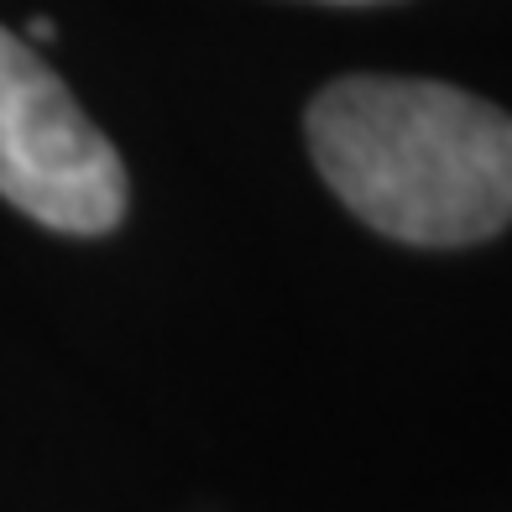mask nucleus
<instances>
[{"label": "nucleus", "instance_id": "f03ea898", "mask_svg": "<svg viewBox=\"0 0 512 512\" xmlns=\"http://www.w3.org/2000/svg\"><path fill=\"white\" fill-rule=\"evenodd\" d=\"M0 199L68 236L126 215V168L68 84L0 27Z\"/></svg>", "mask_w": 512, "mask_h": 512}, {"label": "nucleus", "instance_id": "7ed1b4c3", "mask_svg": "<svg viewBox=\"0 0 512 512\" xmlns=\"http://www.w3.org/2000/svg\"><path fill=\"white\" fill-rule=\"evenodd\" d=\"M32 37H37V42H53V21L37 16V21H32Z\"/></svg>", "mask_w": 512, "mask_h": 512}, {"label": "nucleus", "instance_id": "f257e3e1", "mask_svg": "<svg viewBox=\"0 0 512 512\" xmlns=\"http://www.w3.org/2000/svg\"><path fill=\"white\" fill-rule=\"evenodd\" d=\"M340 204L408 246H471L512 220V115L434 79L356 74L309 105Z\"/></svg>", "mask_w": 512, "mask_h": 512}]
</instances>
